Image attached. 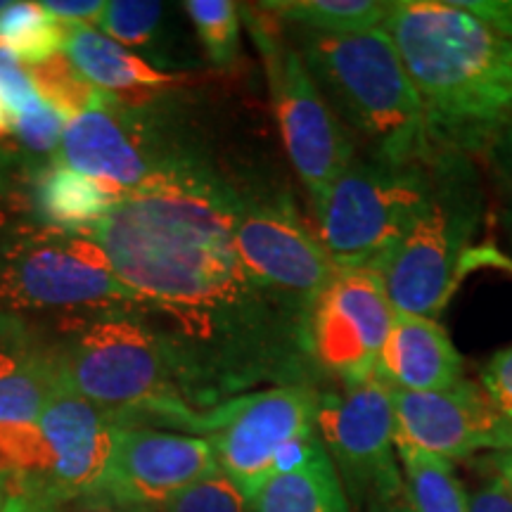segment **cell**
Listing matches in <instances>:
<instances>
[{
  "instance_id": "cell-1",
  "label": "cell",
  "mask_w": 512,
  "mask_h": 512,
  "mask_svg": "<svg viewBox=\"0 0 512 512\" xmlns=\"http://www.w3.org/2000/svg\"><path fill=\"white\" fill-rule=\"evenodd\" d=\"M247 190L195 138L174 166L121 192L81 230L138 299L192 411L271 387L325 389L309 349L311 311L261 285L235 249Z\"/></svg>"
},
{
  "instance_id": "cell-2",
  "label": "cell",
  "mask_w": 512,
  "mask_h": 512,
  "mask_svg": "<svg viewBox=\"0 0 512 512\" xmlns=\"http://www.w3.org/2000/svg\"><path fill=\"white\" fill-rule=\"evenodd\" d=\"M27 174L0 159V361L55 366L57 351L95 320L138 313L86 233L43 226L27 202Z\"/></svg>"
},
{
  "instance_id": "cell-3",
  "label": "cell",
  "mask_w": 512,
  "mask_h": 512,
  "mask_svg": "<svg viewBox=\"0 0 512 512\" xmlns=\"http://www.w3.org/2000/svg\"><path fill=\"white\" fill-rule=\"evenodd\" d=\"M384 31L420 98L432 152L484 157L512 126V41L453 0H394Z\"/></svg>"
},
{
  "instance_id": "cell-4",
  "label": "cell",
  "mask_w": 512,
  "mask_h": 512,
  "mask_svg": "<svg viewBox=\"0 0 512 512\" xmlns=\"http://www.w3.org/2000/svg\"><path fill=\"white\" fill-rule=\"evenodd\" d=\"M297 50L339 124L363 155L389 162L432 157L425 114L387 31L320 36L294 31Z\"/></svg>"
},
{
  "instance_id": "cell-5",
  "label": "cell",
  "mask_w": 512,
  "mask_h": 512,
  "mask_svg": "<svg viewBox=\"0 0 512 512\" xmlns=\"http://www.w3.org/2000/svg\"><path fill=\"white\" fill-rule=\"evenodd\" d=\"M430 195L418 219L382 268L394 309L439 318L460 283V266L475 247L486 195L475 159L432 152Z\"/></svg>"
},
{
  "instance_id": "cell-6",
  "label": "cell",
  "mask_w": 512,
  "mask_h": 512,
  "mask_svg": "<svg viewBox=\"0 0 512 512\" xmlns=\"http://www.w3.org/2000/svg\"><path fill=\"white\" fill-rule=\"evenodd\" d=\"M64 387L91 401L117 427H162L188 406L164 344L138 313H117L86 325L55 358Z\"/></svg>"
},
{
  "instance_id": "cell-7",
  "label": "cell",
  "mask_w": 512,
  "mask_h": 512,
  "mask_svg": "<svg viewBox=\"0 0 512 512\" xmlns=\"http://www.w3.org/2000/svg\"><path fill=\"white\" fill-rule=\"evenodd\" d=\"M430 159L389 162L358 152L354 162L313 197L316 235L337 268L382 273L425 207L432 185Z\"/></svg>"
},
{
  "instance_id": "cell-8",
  "label": "cell",
  "mask_w": 512,
  "mask_h": 512,
  "mask_svg": "<svg viewBox=\"0 0 512 512\" xmlns=\"http://www.w3.org/2000/svg\"><path fill=\"white\" fill-rule=\"evenodd\" d=\"M240 15L264 62L268 98L287 157L313 200L354 162L358 147L325 102L297 46L283 36V24L261 3L240 5Z\"/></svg>"
},
{
  "instance_id": "cell-9",
  "label": "cell",
  "mask_w": 512,
  "mask_h": 512,
  "mask_svg": "<svg viewBox=\"0 0 512 512\" xmlns=\"http://www.w3.org/2000/svg\"><path fill=\"white\" fill-rule=\"evenodd\" d=\"M316 432L358 508H377L406 496L396 456L392 387L373 375L320 394Z\"/></svg>"
},
{
  "instance_id": "cell-10",
  "label": "cell",
  "mask_w": 512,
  "mask_h": 512,
  "mask_svg": "<svg viewBox=\"0 0 512 512\" xmlns=\"http://www.w3.org/2000/svg\"><path fill=\"white\" fill-rule=\"evenodd\" d=\"M325 389L271 387L233 396L197 413L192 437H204L216 463L249 501L273 477V458L287 441L316 432Z\"/></svg>"
},
{
  "instance_id": "cell-11",
  "label": "cell",
  "mask_w": 512,
  "mask_h": 512,
  "mask_svg": "<svg viewBox=\"0 0 512 512\" xmlns=\"http://www.w3.org/2000/svg\"><path fill=\"white\" fill-rule=\"evenodd\" d=\"M169 138L159 102L138 105L102 91L91 107L67 121L50 162L93 178L114 197L143 188L162 174Z\"/></svg>"
},
{
  "instance_id": "cell-12",
  "label": "cell",
  "mask_w": 512,
  "mask_h": 512,
  "mask_svg": "<svg viewBox=\"0 0 512 512\" xmlns=\"http://www.w3.org/2000/svg\"><path fill=\"white\" fill-rule=\"evenodd\" d=\"M394 304L382 275L339 268L309 313V349L325 384L351 387L375 375Z\"/></svg>"
},
{
  "instance_id": "cell-13",
  "label": "cell",
  "mask_w": 512,
  "mask_h": 512,
  "mask_svg": "<svg viewBox=\"0 0 512 512\" xmlns=\"http://www.w3.org/2000/svg\"><path fill=\"white\" fill-rule=\"evenodd\" d=\"M240 261L268 290L311 306L339 273L316 230L299 219L290 197L247 190L233 223Z\"/></svg>"
},
{
  "instance_id": "cell-14",
  "label": "cell",
  "mask_w": 512,
  "mask_h": 512,
  "mask_svg": "<svg viewBox=\"0 0 512 512\" xmlns=\"http://www.w3.org/2000/svg\"><path fill=\"white\" fill-rule=\"evenodd\" d=\"M214 470H219V463L204 437L117 427L110 463L83 503L126 512H159Z\"/></svg>"
},
{
  "instance_id": "cell-15",
  "label": "cell",
  "mask_w": 512,
  "mask_h": 512,
  "mask_svg": "<svg viewBox=\"0 0 512 512\" xmlns=\"http://www.w3.org/2000/svg\"><path fill=\"white\" fill-rule=\"evenodd\" d=\"M392 406L396 441L448 463L501 451L512 441V420L496 411L470 377L434 392L392 389Z\"/></svg>"
},
{
  "instance_id": "cell-16",
  "label": "cell",
  "mask_w": 512,
  "mask_h": 512,
  "mask_svg": "<svg viewBox=\"0 0 512 512\" xmlns=\"http://www.w3.org/2000/svg\"><path fill=\"white\" fill-rule=\"evenodd\" d=\"M36 425L53 456L62 503L86 501L110 463L117 422L60 382Z\"/></svg>"
},
{
  "instance_id": "cell-17",
  "label": "cell",
  "mask_w": 512,
  "mask_h": 512,
  "mask_svg": "<svg viewBox=\"0 0 512 512\" xmlns=\"http://www.w3.org/2000/svg\"><path fill=\"white\" fill-rule=\"evenodd\" d=\"M375 375L399 392H434L463 380L465 361L439 318L396 311Z\"/></svg>"
},
{
  "instance_id": "cell-18",
  "label": "cell",
  "mask_w": 512,
  "mask_h": 512,
  "mask_svg": "<svg viewBox=\"0 0 512 512\" xmlns=\"http://www.w3.org/2000/svg\"><path fill=\"white\" fill-rule=\"evenodd\" d=\"M62 53L91 86L117 98L121 93L166 91L178 83V76L159 72L91 24H67Z\"/></svg>"
},
{
  "instance_id": "cell-19",
  "label": "cell",
  "mask_w": 512,
  "mask_h": 512,
  "mask_svg": "<svg viewBox=\"0 0 512 512\" xmlns=\"http://www.w3.org/2000/svg\"><path fill=\"white\" fill-rule=\"evenodd\" d=\"M114 200L117 197L110 190L67 166L53 162L29 166L27 202L43 226L81 233L95 226Z\"/></svg>"
},
{
  "instance_id": "cell-20",
  "label": "cell",
  "mask_w": 512,
  "mask_h": 512,
  "mask_svg": "<svg viewBox=\"0 0 512 512\" xmlns=\"http://www.w3.org/2000/svg\"><path fill=\"white\" fill-rule=\"evenodd\" d=\"M252 512H349V498L325 448L299 470L275 475L261 486Z\"/></svg>"
},
{
  "instance_id": "cell-21",
  "label": "cell",
  "mask_w": 512,
  "mask_h": 512,
  "mask_svg": "<svg viewBox=\"0 0 512 512\" xmlns=\"http://www.w3.org/2000/svg\"><path fill=\"white\" fill-rule=\"evenodd\" d=\"M261 8L294 31L320 36H351L382 29L389 3L380 0H268Z\"/></svg>"
},
{
  "instance_id": "cell-22",
  "label": "cell",
  "mask_w": 512,
  "mask_h": 512,
  "mask_svg": "<svg viewBox=\"0 0 512 512\" xmlns=\"http://www.w3.org/2000/svg\"><path fill=\"white\" fill-rule=\"evenodd\" d=\"M408 503L415 512H470L467 489L453 463L396 441Z\"/></svg>"
},
{
  "instance_id": "cell-23",
  "label": "cell",
  "mask_w": 512,
  "mask_h": 512,
  "mask_svg": "<svg viewBox=\"0 0 512 512\" xmlns=\"http://www.w3.org/2000/svg\"><path fill=\"white\" fill-rule=\"evenodd\" d=\"M67 24L57 22L41 3L17 0L0 10V50H8L29 67L64 50Z\"/></svg>"
},
{
  "instance_id": "cell-24",
  "label": "cell",
  "mask_w": 512,
  "mask_h": 512,
  "mask_svg": "<svg viewBox=\"0 0 512 512\" xmlns=\"http://www.w3.org/2000/svg\"><path fill=\"white\" fill-rule=\"evenodd\" d=\"M209 62L219 69L235 67L240 57L242 15L233 0H188L183 3Z\"/></svg>"
},
{
  "instance_id": "cell-25",
  "label": "cell",
  "mask_w": 512,
  "mask_h": 512,
  "mask_svg": "<svg viewBox=\"0 0 512 512\" xmlns=\"http://www.w3.org/2000/svg\"><path fill=\"white\" fill-rule=\"evenodd\" d=\"M164 3H150V0H112L105 3L98 27L102 34L119 46H131L143 53H155V43L162 34L164 24Z\"/></svg>"
},
{
  "instance_id": "cell-26",
  "label": "cell",
  "mask_w": 512,
  "mask_h": 512,
  "mask_svg": "<svg viewBox=\"0 0 512 512\" xmlns=\"http://www.w3.org/2000/svg\"><path fill=\"white\" fill-rule=\"evenodd\" d=\"M27 72L41 100L55 107L57 112H62L67 119H74L76 114L91 107L102 93L76 72L64 53H57L46 62L27 67Z\"/></svg>"
},
{
  "instance_id": "cell-27",
  "label": "cell",
  "mask_w": 512,
  "mask_h": 512,
  "mask_svg": "<svg viewBox=\"0 0 512 512\" xmlns=\"http://www.w3.org/2000/svg\"><path fill=\"white\" fill-rule=\"evenodd\" d=\"M159 512H252V501L219 467L171 498Z\"/></svg>"
},
{
  "instance_id": "cell-28",
  "label": "cell",
  "mask_w": 512,
  "mask_h": 512,
  "mask_svg": "<svg viewBox=\"0 0 512 512\" xmlns=\"http://www.w3.org/2000/svg\"><path fill=\"white\" fill-rule=\"evenodd\" d=\"M67 117L43 102L41 107L29 114H22L12 121V133H15L19 145L27 147L34 155H48L57 152L62 143L64 128H67Z\"/></svg>"
},
{
  "instance_id": "cell-29",
  "label": "cell",
  "mask_w": 512,
  "mask_h": 512,
  "mask_svg": "<svg viewBox=\"0 0 512 512\" xmlns=\"http://www.w3.org/2000/svg\"><path fill=\"white\" fill-rule=\"evenodd\" d=\"M0 105L10 114L12 121L43 105L27 67H22L8 50H0Z\"/></svg>"
},
{
  "instance_id": "cell-30",
  "label": "cell",
  "mask_w": 512,
  "mask_h": 512,
  "mask_svg": "<svg viewBox=\"0 0 512 512\" xmlns=\"http://www.w3.org/2000/svg\"><path fill=\"white\" fill-rule=\"evenodd\" d=\"M484 159L496 190L498 219H501L505 235L512 242V126L489 147Z\"/></svg>"
},
{
  "instance_id": "cell-31",
  "label": "cell",
  "mask_w": 512,
  "mask_h": 512,
  "mask_svg": "<svg viewBox=\"0 0 512 512\" xmlns=\"http://www.w3.org/2000/svg\"><path fill=\"white\" fill-rule=\"evenodd\" d=\"M479 387L503 418L512 420V347L501 349L484 363Z\"/></svg>"
},
{
  "instance_id": "cell-32",
  "label": "cell",
  "mask_w": 512,
  "mask_h": 512,
  "mask_svg": "<svg viewBox=\"0 0 512 512\" xmlns=\"http://www.w3.org/2000/svg\"><path fill=\"white\" fill-rule=\"evenodd\" d=\"M453 5L512 41V0H453Z\"/></svg>"
},
{
  "instance_id": "cell-33",
  "label": "cell",
  "mask_w": 512,
  "mask_h": 512,
  "mask_svg": "<svg viewBox=\"0 0 512 512\" xmlns=\"http://www.w3.org/2000/svg\"><path fill=\"white\" fill-rule=\"evenodd\" d=\"M467 505L470 512H512V494L503 479L486 467V475L477 489L467 491Z\"/></svg>"
},
{
  "instance_id": "cell-34",
  "label": "cell",
  "mask_w": 512,
  "mask_h": 512,
  "mask_svg": "<svg viewBox=\"0 0 512 512\" xmlns=\"http://www.w3.org/2000/svg\"><path fill=\"white\" fill-rule=\"evenodd\" d=\"M41 5L62 24H86L88 19L98 22L102 8H105L102 0H46Z\"/></svg>"
},
{
  "instance_id": "cell-35",
  "label": "cell",
  "mask_w": 512,
  "mask_h": 512,
  "mask_svg": "<svg viewBox=\"0 0 512 512\" xmlns=\"http://www.w3.org/2000/svg\"><path fill=\"white\" fill-rule=\"evenodd\" d=\"M477 268H498V271L512 273V256L503 254L496 245H475L467 252L460 266V280Z\"/></svg>"
},
{
  "instance_id": "cell-36",
  "label": "cell",
  "mask_w": 512,
  "mask_h": 512,
  "mask_svg": "<svg viewBox=\"0 0 512 512\" xmlns=\"http://www.w3.org/2000/svg\"><path fill=\"white\" fill-rule=\"evenodd\" d=\"M479 463L489 467L491 472H496L498 477L503 479V484L508 486V491L512 494V441L501 451L486 453L484 458H479Z\"/></svg>"
},
{
  "instance_id": "cell-37",
  "label": "cell",
  "mask_w": 512,
  "mask_h": 512,
  "mask_svg": "<svg viewBox=\"0 0 512 512\" xmlns=\"http://www.w3.org/2000/svg\"><path fill=\"white\" fill-rule=\"evenodd\" d=\"M368 512H415L413 505L408 503V496L399 498V501L387 503V505H377V508H370Z\"/></svg>"
},
{
  "instance_id": "cell-38",
  "label": "cell",
  "mask_w": 512,
  "mask_h": 512,
  "mask_svg": "<svg viewBox=\"0 0 512 512\" xmlns=\"http://www.w3.org/2000/svg\"><path fill=\"white\" fill-rule=\"evenodd\" d=\"M8 133H12V119L10 114L3 110V105H0V136H8Z\"/></svg>"
},
{
  "instance_id": "cell-39",
  "label": "cell",
  "mask_w": 512,
  "mask_h": 512,
  "mask_svg": "<svg viewBox=\"0 0 512 512\" xmlns=\"http://www.w3.org/2000/svg\"><path fill=\"white\" fill-rule=\"evenodd\" d=\"M79 512H126V510L105 508V505H83V510H79Z\"/></svg>"
},
{
  "instance_id": "cell-40",
  "label": "cell",
  "mask_w": 512,
  "mask_h": 512,
  "mask_svg": "<svg viewBox=\"0 0 512 512\" xmlns=\"http://www.w3.org/2000/svg\"><path fill=\"white\" fill-rule=\"evenodd\" d=\"M5 510V498H3V491H0V512Z\"/></svg>"
},
{
  "instance_id": "cell-41",
  "label": "cell",
  "mask_w": 512,
  "mask_h": 512,
  "mask_svg": "<svg viewBox=\"0 0 512 512\" xmlns=\"http://www.w3.org/2000/svg\"><path fill=\"white\" fill-rule=\"evenodd\" d=\"M5 5H8V3H5V0H0V10H3V8H5Z\"/></svg>"
}]
</instances>
